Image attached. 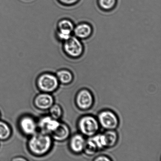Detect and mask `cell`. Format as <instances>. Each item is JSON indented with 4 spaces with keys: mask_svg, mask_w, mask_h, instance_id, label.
Returning <instances> with one entry per match:
<instances>
[{
    "mask_svg": "<svg viewBox=\"0 0 161 161\" xmlns=\"http://www.w3.org/2000/svg\"><path fill=\"white\" fill-rule=\"evenodd\" d=\"M53 139L49 134L42 132H36L31 136L28 140V147L34 155L41 156L46 154L51 149Z\"/></svg>",
    "mask_w": 161,
    "mask_h": 161,
    "instance_id": "6da1fadb",
    "label": "cell"
},
{
    "mask_svg": "<svg viewBox=\"0 0 161 161\" xmlns=\"http://www.w3.org/2000/svg\"><path fill=\"white\" fill-rule=\"evenodd\" d=\"M77 126L80 133L89 138L98 133L100 129L97 118L91 115H85L79 119Z\"/></svg>",
    "mask_w": 161,
    "mask_h": 161,
    "instance_id": "7a4b0ae2",
    "label": "cell"
},
{
    "mask_svg": "<svg viewBox=\"0 0 161 161\" xmlns=\"http://www.w3.org/2000/svg\"><path fill=\"white\" fill-rule=\"evenodd\" d=\"M63 48L66 54L73 59H80L85 53L82 41L74 35L63 42Z\"/></svg>",
    "mask_w": 161,
    "mask_h": 161,
    "instance_id": "3957f363",
    "label": "cell"
},
{
    "mask_svg": "<svg viewBox=\"0 0 161 161\" xmlns=\"http://www.w3.org/2000/svg\"><path fill=\"white\" fill-rule=\"evenodd\" d=\"M59 82L55 74L45 72L41 74L36 79V85L42 92L50 93L56 91Z\"/></svg>",
    "mask_w": 161,
    "mask_h": 161,
    "instance_id": "277c9868",
    "label": "cell"
},
{
    "mask_svg": "<svg viewBox=\"0 0 161 161\" xmlns=\"http://www.w3.org/2000/svg\"><path fill=\"white\" fill-rule=\"evenodd\" d=\"M97 119L100 127L105 130H115L119 126V118L112 110L105 109L99 112Z\"/></svg>",
    "mask_w": 161,
    "mask_h": 161,
    "instance_id": "5b68a950",
    "label": "cell"
},
{
    "mask_svg": "<svg viewBox=\"0 0 161 161\" xmlns=\"http://www.w3.org/2000/svg\"><path fill=\"white\" fill-rule=\"evenodd\" d=\"M75 23L68 18H63L57 23L56 32L57 37L62 42L68 40L73 35Z\"/></svg>",
    "mask_w": 161,
    "mask_h": 161,
    "instance_id": "8992f818",
    "label": "cell"
},
{
    "mask_svg": "<svg viewBox=\"0 0 161 161\" xmlns=\"http://www.w3.org/2000/svg\"><path fill=\"white\" fill-rule=\"evenodd\" d=\"M75 104L80 110H87L92 107L94 102L92 93L86 88H83L78 92L75 97Z\"/></svg>",
    "mask_w": 161,
    "mask_h": 161,
    "instance_id": "52a82bcc",
    "label": "cell"
},
{
    "mask_svg": "<svg viewBox=\"0 0 161 161\" xmlns=\"http://www.w3.org/2000/svg\"><path fill=\"white\" fill-rule=\"evenodd\" d=\"M94 29L91 24L86 22H80L75 24L73 35L81 40L89 39L92 36Z\"/></svg>",
    "mask_w": 161,
    "mask_h": 161,
    "instance_id": "ba28073f",
    "label": "cell"
},
{
    "mask_svg": "<svg viewBox=\"0 0 161 161\" xmlns=\"http://www.w3.org/2000/svg\"><path fill=\"white\" fill-rule=\"evenodd\" d=\"M19 125L20 130L25 135L31 136L37 132V123L34 118L28 115L20 118Z\"/></svg>",
    "mask_w": 161,
    "mask_h": 161,
    "instance_id": "9c48e42d",
    "label": "cell"
},
{
    "mask_svg": "<svg viewBox=\"0 0 161 161\" xmlns=\"http://www.w3.org/2000/svg\"><path fill=\"white\" fill-rule=\"evenodd\" d=\"M60 122L51 116H45L41 118L37 123V127L40 131L50 135L57 128Z\"/></svg>",
    "mask_w": 161,
    "mask_h": 161,
    "instance_id": "30bf717a",
    "label": "cell"
},
{
    "mask_svg": "<svg viewBox=\"0 0 161 161\" xmlns=\"http://www.w3.org/2000/svg\"><path fill=\"white\" fill-rule=\"evenodd\" d=\"M34 104L39 109H49L54 104V99L50 93L42 92L36 96L34 99Z\"/></svg>",
    "mask_w": 161,
    "mask_h": 161,
    "instance_id": "8fae6325",
    "label": "cell"
},
{
    "mask_svg": "<svg viewBox=\"0 0 161 161\" xmlns=\"http://www.w3.org/2000/svg\"><path fill=\"white\" fill-rule=\"evenodd\" d=\"M86 140L85 137L80 133L74 135L69 142V147L71 151L74 153L77 154L83 152Z\"/></svg>",
    "mask_w": 161,
    "mask_h": 161,
    "instance_id": "7c38bea8",
    "label": "cell"
},
{
    "mask_svg": "<svg viewBox=\"0 0 161 161\" xmlns=\"http://www.w3.org/2000/svg\"><path fill=\"white\" fill-rule=\"evenodd\" d=\"M70 133L69 126L64 123H60L57 128L50 135L53 139L57 141L62 142L69 138Z\"/></svg>",
    "mask_w": 161,
    "mask_h": 161,
    "instance_id": "4fadbf2b",
    "label": "cell"
},
{
    "mask_svg": "<svg viewBox=\"0 0 161 161\" xmlns=\"http://www.w3.org/2000/svg\"><path fill=\"white\" fill-rule=\"evenodd\" d=\"M105 149L114 147L118 143V136L115 130H106L102 133Z\"/></svg>",
    "mask_w": 161,
    "mask_h": 161,
    "instance_id": "5bb4252c",
    "label": "cell"
},
{
    "mask_svg": "<svg viewBox=\"0 0 161 161\" xmlns=\"http://www.w3.org/2000/svg\"><path fill=\"white\" fill-rule=\"evenodd\" d=\"M59 83L68 85L73 81L74 75L73 72L69 69H64L58 70L55 73Z\"/></svg>",
    "mask_w": 161,
    "mask_h": 161,
    "instance_id": "9a60e30c",
    "label": "cell"
},
{
    "mask_svg": "<svg viewBox=\"0 0 161 161\" xmlns=\"http://www.w3.org/2000/svg\"><path fill=\"white\" fill-rule=\"evenodd\" d=\"M98 7L104 12L114 10L118 4V0H97Z\"/></svg>",
    "mask_w": 161,
    "mask_h": 161,
    "instance_id": "2e32d148",
    "label": "cell"
},
{
    "mask_svg": "<svg viewBox=\"0 0 161 161\" xmlns=\"http://www.w3.org/2000/svg\"><path fill=\"white\" fill-rule=\"evenodd\" d=\"M12 135V130L8 124L0 120V140H7L10 138Z\"/></svg>",
    "mask_w": 161,
    "mask_h": 161,
    "instance_id": "e0dca14e",
    "label": "cell"
},
{
    "mask_svg": "<svg viewBox=\"0 0 161 161\" xmlns=\"http://www.w3.org/2000/svg\"><path fill=\"white\" fill-rule=\"evenodd\" d=\"M50 116L55 119H59L62 116L63 112L62 109L59 105L57 104H53L49 108Z\"/></svg>",
    "mask_w": 161,
    "mask_h": 161,
    "instance_id": "ac0fdd59",
    "label": "cell"
},
{
    "mask_svg": "<svg viewBox=\"0 0 161 161\" xmlns=\"http://www.w3.org/2000/svg\"><path fill=\"white\" fill-rule=\"evenodd\" d=\"M80 0H58L61 4L64 5L71 6L78 4Z\"/></svg>",
    "mask_w": 161,
    "mask_h": 161,
    "instance_id": "d6986e66",
    "label": "cell"
},
{
    "mask_svg": "<svg viewBox=\"0 0 161 161\" xmlns=\"http://www.w3.org/2000/svg\"><path fill=\"white\" fill-rule=\"evenodd\" d=\"M94 160L96 161H111L112 160L109 157H107V156L101 155L98 156L97 157L95 158L94 159Z\"/></svg>",
    "mask_w": 161,
    "mask_h": 161,
    "instance_id": "ffe728a7",
    "label": "cell"
},
{
    "mask_svg": "<svg viewBox=\"0 0 161 161\" xmlns=\"http://www.w3.org/2000/svg\"><path fill=\"white\" fill-rule=\"evenodd\" d=\"M12 160L13 161H26V159L24 158L23 157H16L14 159H13Z\"/></svg>",
    "mask_w": 161,
    "mask_h": 161,
    "instance_id": "44dd1931",
    "label": "cell"
},
{
    "mask_svg": "<svg viewBox=\"0 0 161 161\" xmlns=\"http://www.w3.org/2000/svg\"><path fill=\"white\" fill-rule=\"evenodd\" d=\"M64 18H65V14H64Z\"/></svg>",
    "mask_w": 161,
    "mask_h": 161,
    "instance_id": "7402d4cb",
    "label": "cell"
},
{
    "mask_svg": "<svg viewBox=\"0 0 161 161\" xmlns=\"http://www.w3.org/2000/svg\"><path fill=\"white\" fill-rule=\"evenodd\" d=\"M0 117H1V113H0Z\"/></svg>",
    "mask_w": 161,
    "mask_h": 161,
    "instance_id": "603a6c76",
    "label": "cell"
}]
</instances>
